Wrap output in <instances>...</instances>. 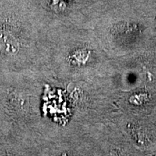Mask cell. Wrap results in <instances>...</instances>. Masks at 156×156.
<instances>
[{"label":"cell","mask_w":156,"mask_h":156,"mask_svg":"<svg viewBox=\"0 0 156 156\" xmlns=\"http://www.w3.org/2000/svg\"><path fill=\"white\" fill-rule=\"evenodd\" d=\"M0 4V63L16 73H34L46 66L47 42L23 33Z\"/></svg>","instance_id":"6da1fadb"}]
</instances>
